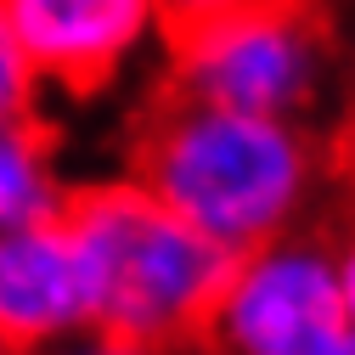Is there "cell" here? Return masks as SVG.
<instances>
[{
    "label": "cell",
    "instance_id": "6da1fadb",
    "mask_svg": "<svg viewBox=\"0 0 355 355\" xmlns=\"http://www.w3.org/2000/svg\"><path fill=\"white\" fill-rule=\"evenodd\" d=\"M57 220L79 265L85 333L136 355H209L243 254L209 243L124 175L68 187Z\"/></svg>",
    "mask_w": 355,
    "mask_h": 355
},
{
    "label": "cell",
    "instance_id": "7a4b0ae2",
    "mask_svg": "<svg viewBox=\"0 0 355 355\" xmlns=\"http://www.w3.org/2000/svg\"><path fill=\"white\" fill-rule=\"evenodd\" d=\"M124 181L209 243L254 254L277 243L316 187V153L288 119L209 107L158 85L124 141Z\"/></svg>",
    "mask_w": 355,
    "mask_h": 355
},
{
    "label": "cell",
    "instance_id": "3957f363",
    "mask_svg": "<svg viewBox=\"0 0 355 355\" xmlns=\"http://www.w3.org/2000/svg\"><path fill=\"white\" fill-rule=\"evenodd\" d=\"M327 23L316 0H265L169 46V91L254 119H293L322 79Z\"/></svg>",
    "mask_w": 355,
    "mask_h": 355
},
{
    "label": "cell",
    "instance_id": "277c9868",
    "mask_svg": "<svg viewBox=\"0 0 355 355\" xmlns=\"http://www.w3.org/2000/svg\"><path fill=\"white\" fill-rule=\"evenodd\" d=\"M349 333L338 259L322 243L277 237L237 259L209 327V355H333Z\"/></svg>",
    "mask_w": 355,
    "mask_h": 355
},
{
    "label": "cell",
    "instance_id": "5b68a950",
    "mask_svg": "<svg viewBox=\"0 0 355 355\" xmlns=\"http://www.w3.org/2000/svg\"><path fill=\"white\" fill-rule=\"evenodd\" d=\"M0 23L34 79L62 96H96L158 34L153 0H0Z\"/></svg>",
    "mask_w": 355,
    "mask_h": 355
},
{
    "label": "cell",
    "instance_id": "8992f818",
    "mask_svg": "<svg viewBox=\"0 0 355 355\" xmlns=\"http://www.w3.org/2000/svg\"><path fill=\"white\" fill-rule=\"evenodd\" d=\"M85 333V288L62 220L0 232V355H57Z\"/></svg>",
    "mask_w": 355,
    "mask_h": 355
},
{
    "label": "cell",
    "instance_id": "52a82bcc",
    "mask_svg": "<svg viewBox=\"0 0 355 355\" xmlns=\"http://www.w3.org/2000/svg\"><path fill=\"white\" fill-rule=\"evenodd\" d=\"M62 175H57V136L46 119L0 124V232H23L40 220H57L62 209Z\"/></svg>",
    "mask_w": 355,
    "mask_h": 355
},
{
    "label": "cell",
    "instance_id": "ba28073f",
    "mask_svg": "<svg viewBox=\"0 0 355 355\" xmlns=\"http://www.w3.org/2000/svg\"><path fill=\"white\" fill-rule=\"evenodd\" d=\"M248 6H265V0H153L164 51L203 34V28H214V23H226V17H237V12H248Z\"/></svg>",
    "mask_w": 355,
    "mask_h": 355
},
{
    "label": "cell",
    "instance_id": "9c48e42d",
    "mask_svg": "<svg viewBox=\"0 0 355 355\" xmlns=\"http://www.w3.org/2000/svg\"><path fill=\"white\" fill-rule=\"evenodd\" d=\"M34 102H40V79L28 57L17 51V40L6 34V23H0V124L34 119Z\"/></svg>",
    "mask_w": 355,
    "mask_h": 355
},
{
    "label": "cell",
    "instance_id": "30bf717a",
    "mask_svg": "<svg viewBox=\"0 0 355 355\" xmlns=\"http://www.w3.org/2000/svg\"><path fill=\"white\" fill-rule=\"evenodd\" d=\"M327 175L349 192V203H355V107L338 119V130H333V141H327Z\"/></svg>",
    "mask_w": 355,
    "mask_h": 355
},
{
    "label": "cell",
    "instance_id": "8fae6325",
    "mask_svg": "<svg viewBox=\"0 0 355 355\" xmlns=\"http://www.w3.org/2000/svg\"><path fill=\"white\" fill-rule=\"evenodd\" d=\"M338 259V293H344V316H349V327H355V237L344 243V254H333Z\"/></svg>",
    "mask_w": 355,
    "mask_h": 355
},
{
    "label": "cell",
    "instance_id": "7c38bea8",
    "mask_svg": "<svg viewBox=\"0 0 355 355\" xmlns=\"http://www.w3.org/2000/svg\"><path fill=\"white\" fill-rule=\"evenodd\" d=\"M57 355H136V349H124V344H107V338H96V333H79L73 344H62Z\"/></svg>",
    "mask_w": 355,
    "mask_h": 355
}]
</instances>
